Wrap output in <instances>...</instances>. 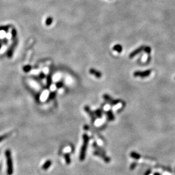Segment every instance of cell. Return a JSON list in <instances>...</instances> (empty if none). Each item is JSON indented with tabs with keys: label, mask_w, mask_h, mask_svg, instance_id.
Returning <instances> with one entry per match:
<instances>
[{
	"label": "cell",
	"mask_w": 175,
	"mask_h": 175,
	"mask_svg": "<svg viewBox=\"0 0 175 175\" xmlns=\"http://www.w3.org/2000/svg\"><path fill=\"white\" fill-rule=\"evenodd\" d=\"M88 142H89V137L87 134H84L83 135V144L81 147L80 155V160L81 161H83L85 159Z\"/></svg>",
	"instance_id": "obj_1"
},
{
	"label": "cell",
	"mask_w": 175,
	"mask_h": 175,
	"mask_svg": "<svg viewBox=\"0 0 175 175\" xmlns=\"http://www.w3.org/2000/svg\"><path fill=\"white\" fill-rule=\"evenodd\" d=\"M5 156L7 164V174H8V175H12L14 172V168L13 159H12L10 150H7L6 151Z\"/></svg>",
	"instance_id": "obj_2"
},
{
	"label": "cell",
	"mask_w": 175,
	"mask_h": 175,
	"mask_svg": "<svg viewBox=\"0 0 175 175\" xmlns=\"http://www.w3.org/2000/svg\"><path fill=\"white\" fill-rule=\"evenodd\" d=\"M151 70H146L145 71H136L133 73L134 76L135 77H141V78H146L149 76Z\"/></svg>",
	"instance_id": "obj_3"
},
{
	"label": "cell",
	"mask_w": 175,
	"mask_h": 175,
	"mask_svg": "<svg viewBox=\"0 0 175 175\" xmlns=\"http://www.w3.org/2000/svg\"><path fill=\"white\" fill-rule=\"evenodd\" d=\"M18 39H15V40H14L13 43H12L11 46L9 47V48L8 49V52H7V56H8V57L9 59H11V57H13V53L14 52V50H15V47L18 44Z\"/></svg>",
	"instance_id": "obj_4"
},
{
	"label": "cell",
	"mask_w": 175,
	"mask_h": 175,
	"mask_svg": "<svg viewBox=\"0 0 175 175\" xmlns=\"http://www.w3.org/2000/svg\"><path fill=\"white\" fill-rule=\"evenodd\" d=\"M145 46H141L139 48H138L137 49H136L135 50H134L131 53L129 54V58L130 59H133L134 57H135L138 54L140 53H141L142 51H143V49H144Z\"/></svg>",
	"instance_id": "obj_5"
},
{
	"label": "cell",
	"mask_w": 175,
	"mask_h": 175,
	"mask_svg": "<svg viewBox=\"0 0 175 175\" xmlns=\"http://www.w3.org/2000/svg\"><path fill=\"white\" fill-rule=\"evenodd\" d=\"M103 98H104V99L106 100V101H107V102L109 103L111 105L117 104L120 102V100H113L108 95H107V94H104V95H103Z\"/></svg>",
	"instance_id": "obj_6"
},
{
	"label": "cell",
	"mask_w": 175,
	"mask_h": 175,
	"mask_svg": "<svg viewBox=\"0 0 175 175\" xmlns=\"http://www.w3.org/2000/svg\"><path fill=\"white\" fill-rule=\"evenodd\" d=\"M89 73L91 74H92V75H94L95 77H96L98 78H100L102 76V73L100 72V71L96 70V69H93V68L90 69L89 70Z\"/></svg>",
	"instance_id": "obj_7"
},
{
	"label": "cell",
	"mask_w": 175,
	"mask_h": 175,
	"mask_svg": "<svg viewBox=\"0 0 175 175\" xmlns=\"http://www.w3.org/2000/svg\"><path fill=\"white\" fill-rule=\"evenodd\" d=\"M93 154H94L95 155L99 156V157H102L103 159H104V161L106 163H109L110 162V159L108 157H107L106 155H104V153H102L100 151H98L95 152Z\"/></svg>",
	"instance_id": "obj_8"
},
{
	"label": "cell",
	"mask_w": 175,
	"mask_h": 175,
	"mask_svg": "<svg viewBox=\"0 0 175 175\" xmlns=\"http://www.w3.org/2000/svg\"><path fill=\"white\" fill-rule=\"evenodd\" d=\"M85 110L87 112L88 114H90V116H91V118L92 122H93V121H95V117H94V114H93V112L91 111V110L89 108V107H87V106L85 107Z\"/></svg>",
	"instance_id": "obj_9"
},
{
	"label": "cell",
	"mask_w": 175,
	"mask_h": 175,
	"mask_svg": "<svg viewBox=\"0 0 175 175\" xmlns=\"http://www.w3.org/2000/svg\"><path fill=\"white\" fill-rule=\"evenodd\" d=\"M51 165H52L51 160H47V161L43 165L42 169H44V170H47V169H48L50 167H51Z\"/></svg>",
	"instance_id": "obj_10"
},
{
	"label": "cell",
	"mask_w": 175,
	"mask_h": 175,
	"mask_svg": "<svg viewBox=\"0 0 175 175\" xmlns=\"http://www.w3.org/2000/svg\"><path fill=\"white\" fill-rule=\"evenodd\" d=\"M113 49L115 51H116L119 53H120L123 51V47L120 44H116L113 47Z\"/></svg>",
	"instance_id": "obj_11"
},
{
	"label": "cell",
	"mask_w": 175,
	"mask_h": 175,
	"mask_svg": "<svg viewBox=\"0 0 175 175\" xmlns=\"http://www.w3.org/2000/svg\"><path fill=\"white\" fill-rule=\"evenodd\" d=\"M107 118L110 121L113 120L114 119V116L112 113V112L111 111H109L107 112Z\"/></svg>",
	"instance_id": "obj_12"
},
{
	"label": "cell",
	"mask_w": 175,
	"mask_h": 175,
	"mask_svg": "<svg viewBox=\"0 0 175 175\" xmlns=\"http://www.w3.org/2000/svg\"><path fill=\"white\" fill-rule=\"evenodd\" d=\"M53 21V19L52 17H51V16H48V17L46 19V21H45V25L47 26H49L52 24Z\"/></svg>",
	"instance_id": "obj_13"
},
{
	"label": "cell",
	"mask_w": 175,
	"mask_h": 175,
	"mask_svg": "<svg viewBox=\"0 0 175 175\" xmlns=\"http://www.w3.org/2000/svg\"><path fill=\"white\" fill-rule=\"evenodd\" d=\"M16 35H17V31H16L15 28H12L11 30V37L12 40H15L16 37Z\"/></svg>",
	"instance_id": "obj_14"
},
{
	"label": "cell",
	"mask_w": 175,
	"mask_h": 175,
	"mask_svg": "<svg viewBox=\"0 0 175 175\" xmlns=\"http://www.w3.org/2000/svg\"><path fill=\"white\" fill-rule=\"evenodd\" d=\"M130 156L133 158V159H139L141 158V155L135 152H131Z\"/></svg>",
	"instance_id": "obj_15"
},
{
	"label": "cell",
	"mask_w": 175,
	"mask_h": 175,
	"mask_svg": "<svg viewBox=\"0 0 175 175\" xmlns=\"http://www.w3.org/2000/svg\"><path fill=\"white\" fill-rule=\"evenodd\" d=\"M65 162L66 164H70L71 163V159L70 158V155L68 154H66L65 155Z\"/></svg>",
	"instance_id": "obj_16"
},
{
	"label": "cell",
	"mask_w": 175,
	"mask_h": 175,
	"mask_svg": "<svg viewBox=\"0 0 175 175\" xmlns=\"http://www.w3.org/2000/svg\"><path fill=\"white\" fill-rule=\"evenodd\" d=\"M10 27H11V26L10 25L1 26V27H0V31H5V32H7V31H8L9 30V28H10Z\"/></svg>",
	"instance_id": "obj_17"
},
{
	"label": "cell",
	"mask_w": 175,
	"mask_h": 175,
	"mask_svg": "<svg viewBox=\"0 0 175 175\" xmlns=\"http://www.w3.org/2000/svg\"><path fill=\"white\" fill-rule=\"evenodd\" d=\"M31 69H32V67H31V66L26 65V66H25L23 67V70L24 71H25V72L28 73V72H29V71L31 70Z\"/></svg>",
	"instance_id": "obj_18"
},
{
	"label": "cell",
	"mask_w": 175,
	"mask_h": 175,
	"mask_svg": "<svg viewBox=\"0 0 175 175\" xmlns=\"http://www.w3.org/2000/svg\"><path fill=\"white\" fill-rule=\"evenodd\" d=\"M10 133L6 134H4V135H3L0 136V142L5 140L6 138L9 137L10 136Z\"/></svg>",
	"instance_id": "obj_19"
},
{
	"label": "cell",
	"mask_w": 175,
	"mask_h": 175,
	"mask_svg": "<svg viewBox=\"0 0 175 175\" xmlns=\"http://www.w3.org/2000/svg\"><path fill=\"white\" fill-rule=\"evenodd\" d=\"M143 51H144L146 53H147L149 54L151 52V48L148 46H145L144 49H143Z\"/></svg>",
	"instance_id": "obj_20"
},
{
	"label": "cell",
	"mask_w": 175,
	"mask_h": 175,
	"mask_svg": "<svg viewBox=\"0 0 175 175\" xmlns=\"http://www.w3.org/2000/svg\"><path fill=\"white\" fill-rule=\"evenodd\" d=\"M51 83H52L51 77V76H50V75H48V79H47V87L48 88L50 86H51Z\"/></svg>",
	"instance_id": "obj_21"
},
{
	"label": "cell",
	"mask_w": 175,
	"mask_h": 175,
	"mask_svg": "<svg viewBox=\"0 0 175 175\" xmlns=\"http://www.w3.org/2000/svg\"><path fill=\"white\" fill-rule=\"evenodd\" d=\"M95 113L97 115L98 117H99V118H101L102 116V111H100V109H98V110H97V111H96L95 112Z\"/></svg>",
	"instance_id": "obj_22"
},
{
	"label": "cell",
	"mask_w": 175,
	"mask_h": 175,
	"mask_svg": "<svg viewBox=\"0 0 175 175\" xmlns=\"http://www.w3.org/2000/svg\"><path fill=\"white\" fill-rule=\"evenodd\" d=\"M55 96H56V93L55 92H53L51 94H50L49 95V100H51V99H53V98H54Z\"/></svg>",
	"instance_id": "obj_23"
},
{
	"label": "cell",
	"mask_w": 175,
	"mask_h": 175,
	"mask_svg": "<svg viewBox=\"0 0 175 175\" xmlns=\"http://www.w3.org/2000/svg\"><path fill=\"white\" fill-rule=\"evenodd\" d=\"M137 165V164L135 163H133L132 164H131L130 165V169H134L135 168V166Z\"/></svg>",
	"instance_id": "obj_24"
},
{
	"label": "cell",
	"mask_w": 175,
	"mask_h": 175,
	"mask_svg": "<svg viewBox=\"0 0 175 175\" xmlns=\"http://www.w3.org/2000/svg\"><path fill=\"white\" fill-rule=\"evenodd\" d=\"M56 86H57V88H60L61 87H62V83L61 82L57 83V85H56Z\"/></svg>",
	"instance_id": "obj_25"
},
{
	"label": "cell",
	"mask_w": 175,
	"mask_h": 175,
	"mask_svg": "<svg viewBox=\"0 0 175 175\" xmlns=\"http://www.w3.org/2000/svg\"><path fill=\"white\" fill-rule=\"evenodd\" d=\"M45 77V75L43 73H41L40 74V78H44Z\"/></svg>",
	"instance_id": "obj_26"
},
{
	"label": "cell",
	"mask_w": 175,
	"mask_h": 175,
	"mask_svg": "<svg viewBox=\"0 0 175 175\" xmlns=\"http://www.w3.org/2000/svg\"><path fill=\"white\" fill-rule=\"evenodd\" d=\"M1 47H2V44H1V43H0V49H1Z\"/></svg>",
	"instance_id": "obj_27"
},
{
	"label": "cell",
	"mask_w": 175,
	"mask_h": 175,
	"mask_svg": "<svg viewBox=\"0 0 175 175\" xmlns=\"http://www.w3.org/2000/svg\"><path fill=\"white\" fill-rule=\"evenodd\" d=\"M154 175H160L159 173H155Z\"/></svg>",
	"instance_id": "obj_28"
},
{
	"label": "cell",
	"mask_w": 175,
	"mask_h": 175,
	"mask_svg": "<svg viewBox=\"0 0 175 175\" xmlns=\"http://www.w3.org/2000/svg\"><path fill=\"white\" fill-rule=\"evenodd\" d=\"M174 79H175V78H174Z\"/></svg>",
	"instance_id": "obj_29"
}]
</instances>
